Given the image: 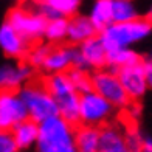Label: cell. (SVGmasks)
Wrapping results in <instances>:
<instances>
[{"mask_svg":"<svg viewBox=\"0 0 152 152\" xmlns=\"http://www.w3.org/2000/svg\"><path fill=\"white\" fill-rule=\"evenodd\" d=\"M76 127L61 116L39 124V138L34 152H78L75 138Z\"/></svg>","mask_w":152,"mask_h":152,"instance_id":"obj_1","label":"cell"},{"mask_svg":"<svg viewBox=\"0 0 152 152\" xmlns=\"http://www.w3.org/2000/svg\"><path fill=\"white\" fill-rule=\"evenodd\" d=\"M58 106L59 116L73 126H79V98L72 81L65 75H48L42 81Z\"/></svg>","mask_w":152,"mask_h":152,"instance_id":"obj_2","label":"cell"},{"mask_svg":"<svg viewBox=\"0 0 152 152\" xmlns=\"http://www.w3.org/2000/svg\"><path fill=\"white\" fill-rule=\"evenodd\" d=\"M151 33L152 23L144 16H140L132 22L110 25L106 31L99 34V37L106 45L107 51H112L120 48H132L135 44L148 39Z\"/></svg>","mask_w":152,"mask_h":152,"instance_id":"obj_3","label":"cell"},{"mask_svg":"<svg viewBox=\"0 0 152 152\" xmlns=\"http://www.w3.org/2000/svg\"><path fill=\"white\" fill-rule=\"evenodd\" d=\"M5 20L31 45H36L44 39L47 20L34 6L25 3L12 6Z\"/></svg>","mask_w":152,"mask_h":152,"instance_id":"obj_4","label":"cell"},{"mask_svg":"<svg viewBox=\"0 0 152 152\" xmlns=\"http://www.w3.org/2000/svg\"><path fill=\"white\" fill-rule=\"evenodd\" d=\"M19 95L31 121L42 124L44 121L59 115L56 102L44 86V82H30L20 88Z\"/></svg>","mask_w":152,"mask_h":152,"instance_id":"obj_5","label":"cell"},{"mask_svg":"<svg viewBox=\"0 0 152 152\" xmlns=\"http://www.w3.org/2000/svg\"><path fill=\"white\" fill-rule=\"evenodd\" d=\"M115 107L99 93L88 92L79 98V123L84 126L104 127L115 115Z\"/></svg>","mask_w":152,"mask_h":152,"instance_id":"obj_6","label":"cell"},{"mask_svg":"<svg viewBox=\"0 0 152 152\" xmlns=\"http://www.w3.org/2000/svg\"><path fill=\"white\" fill-rule=\"evenodd\" d=\"M92 84H93V92L99 93L115 109H127L132 104V101H130L126 90H124L116 72L110 70V68L93 72Z\"/></svg>","mask_w":152,"mask_h":152,"instance_id":"obj_7","label":"cell"},{"mask_svg":"<svg viewBox=\"0 0 152 152\" xmlns=\"http://www.w3.org/2000/svg\"><path fill=\"white\" fill-rule=\"evenodd\" d=\"M73 68L81 72H98L107 68V48L98 36L76 47Z\"/></svg>","mask_w":152,"mask_h":152,"instance_id":"obj_8","label":"cell"},{"mask_svg":"<svg viewBox=\"0 0 152 152\" xmlns=\"http://www.w3.org/2000/svg\"><path fill=\"white\" fill-rule=\"evenodd\" d=\"M34 68L25 61H10L0 64V92H19L30 84Z\"/></svg>","mask_w":152,"mask_h":152,"instance_id":"obj_9","label":"cell"},{"mask_svg":"<svg viewBox=\"0 0 152 152\" xmlns=\"http://www.w3.org/2000/svg\"><path fill=\"white\" fill-rule=\"evenodd\" d=\"M28 120V113L19 92H0V127L12 130L17 124Z\"/></svg>","mask_w":152,"mask_h":152,"instance_id":"obj_10","label":"cell"},{"mask_svg":"<svg viewBox=\"0 0 152 152\" xmlns=\"http://www.w3.org/2000/svg\"><path fill=\"white\" fill-rule=\"evenodd\" d=\"M31 44L20 36V34L6 22L0 25V50L6 58L12 61H25L31 50Z\"/></svg>","mask_w":152,"mask_h":152,"instance_id":"obj_11","label":"cell"},{"mask_svg":"<svg viewBox=\"0 0 152 152\" xmlns=\"http://www.w3.org/2000/svg\"><path fill=\"white\" fill-rule=\"evenodd\" d=\"M118 78L121 81V84L126 90L127 96L130 98V101L135 102L138 99H141L146 92L149 90V84L146 79V73H144L143 64L132 65V67H126L116 72Z\"/></svg>","mask_w":152,"mask_h":152,"instance_id":"obj_12","label":"cell"},{"mask_svg":"<svg viewBox=\"0 0 152 152\" xmlns=\"http://www.w3.org/2000/svg\"><path fill=\"white\" fill-rule=\"evenodd\" d=\"M81 5V0H39L34 2V8L48 22L56 19H72L79 14Z\"/></svg>","mask_w":152,"mask_h":152,"instance_id":"obj_13","label":"cell"},{"mask_svg":"<svg viewBox=\"0 0 152 152\" xmlns=\"http://www.w3.org/2000/svg\"><path fill=\"white\" fill-rule=\"evenodd\" d=\"M76 47L73 45H61L53 47V50L44 64L42 70L47 75H65L73 68Z\"/></svg>","mask_w":152,"mask_h":152,"instance_id":"obj_14","label":"cell"},{"mask_svg":"<svg viewBox=\"0 0 152 152\" xmlns=\"http://www.w3.org/2000/svg\"><path fill=\"white\" fill-rule=\"evenodd\" d=\"M95 36H98V31L95 30V26L92 25L90 19L87 14H79L73 16L72 19H68V34L67 40L73 47H79L81 44L87 42L88 39H92Z\"/></svg>","mask_w":152,"mask_h":152,"instance_id":"obj_15","label":"cell"},{"mask_svg":"<svg viewBox=\"0 0 152 152\" xmlns=\"http://www.w3.org/2000/svg\"><path fill=\"white\" fill-rule=\"evenodd\" d=\"M10 132H11L12 138H14V143L20 152L36 148L37 138H39V124L37 123H34L28 118V120L22 121L20 124H17Z\"/></svg>","mask_w":152,"mask_h":152,"instance_id":"obj_16","label":"cell"},{"mask_svg":"<svg viewBox=\"0 0 152 152\" xmlns=\"http://www.w3.org/2000/svg\"><path fill=\"white\" fill-rule=\"evenodd\" d=\"M98 152H129L124 132L115 124L101 127L99 151Z\"/></svg>","mask_w":152,"mask_h":152,"instance_id":"obj_17","label":"cell"},{"mask_svg":"<svg viewBox=\"0 0 152 152\" xmlns=\"http://www.w3.org/2000/svg\"><path fill=\"white\" fill-rule=\"evenodd\" d=\"M88 19L95 30L101 34L106 31L110 25H113V12H112V0H96L90 6L88 11Z\"/></svg>","mask_w":152,"mask_h":152,"instance_id":"obj_18","label":"cell"},{"mask_svg":"<svg viewBox=\"0 0 152 152\" xmlns=\"http://www.w3.org/2000/svg\"><path fill=\"white\" fill-rule=\"evenodd\" d=\"M99 137H101L99 127L84 126V124L76 126L75 138H76L78 152H98L99 151Z\"/></svg>","mask_w":152,"mask_h":152,"instance_id":"obj_19","label":"cell"},{"mask_svg":"<svg viewBox=\"0 0 152 152\" xmlns=\"http://www.w3.org/2000/svg\"><path fill=\"white\" fill-rule=\"evenodd\" d=\"M143 61L134 48H120V50L107 51V68L113 72H118L121 68L137 65Z\"/></svg>","mask_w":152,"mask_h":152,"instance_id":"obj_20","label":"cell"},{"mask_svg":"<svg viewBox=\"0 0 152 152\" xmlns=\"http://www.w3.org/2000/svg\"><path fill=\"white\" fill-rule=\"evenodd\" d=\"M67 34H68V20L67 19H56V20H48L47 26H45V34L44 39L47 44L58 45L61 47L62 42L67 40Z\"/></svg>","mask_w":152,"mask_h":152,"instance_id":"obj_21","label":"cell"},{"mask_svg":"<svg viewBox=\"0 0 152 152\" xmlns=\"http://www.w3.org/2000/svg\"><path fill=\"white\" fill-rule=\"evenodd\" d=\"M113 23H126L140 17L138 8L130 0H112Z\"/></svg>","mask_w":152,"mask_h":152,"instance_id":"obj_22","label":"cell"},{"mask_svg":"<svg viewBox=\"0 0 152 152\" xmlns=\"http://www.w3.org/2000/svg\"><path fill=\"white\" fill-rule=\"evenodd\" d=\"M53 50V47L47 42H39L36 45L31 47V50L28 53V56H26L25 62H28V64L36 70V68H40L42 70L44 64L47 62L48 56H50V53Z\"/></svg>","mask_w":152,"mask_h":152,"instance_id":"obj_23","label":"cell"},{"mask_svg":"<svg viewBox=\"0 0 152 152\" xmlns=\"http://www.w3.org/2000/svg\"><path fill=\"white\" fill-rule=\"evenodd\" d=\"M68 79L72 81L73 87L76 88V92L79 95H86L88 92H93V84H92V73L88 72H81L72 68L70 72L67 73Z\"/></svg>","mask_w":152,"mask_h":152,"instance_id":"obj_24","label":"cell"},{"mask_svg":"<svg viewBox=\"0 0 152 152\" xmlns=\"http://www.w3.org/2000/svg\"><path fill=\"white\" fill-rule=\"evenodd\" d=\"M124 137H126V144H127L129 152H140L143 140H144V135L140 132V129L137 126L129 127L124 132Z\"/></svg>","mask_w":152,"mask_h":152,"instance_id":"obj_25","label":"cell"},{"mask_svg":"<svg viewBox=\"0 0 152 152\" xmlns=\"http://www.w3.org/2000/svg\"><path fill=\"white\" fill-rule=\"evenodd\" d=\"M0 152H20L10 130H0Z\"/></svg>","mask_w":152,"mask_h":152,"instance_id":"obj_26","label":"cell"},{"mask_svg":"<svg viewBox=\"0 0 152 152\" xmlns=\"http://www.w3.org/2000/svg\"><path fill=\"white\" fill-rule=\"evenodd\" d=\"M141 64H143V68H144V73H146L149 88H152V54H149L148 58H144L141 61Z\"/></svg>","mask_w":152,"mask_h":152,"instance_id":"obj_27","label":"cell"},{"mask_svg":"<svg viewBox=\"0 0 152 152\" xmlns=\"http://www.w3.org/2000/svg\"><path fill=\"white\" fill-rule=\"evenodd\" d=\"M127 110H129L130 118H134V120H137L138 116H140V112H141V109H140V106H138L137 102H132V104L127 107Z\"/></svg>","mask_w":152,"mask_h":152,"instance_id":"obj_28","label":"cell"},{"mask_svg":"<svg viewBox=\"0 0 152 152\" xmlns=\"http://www.w3.org/2000/svg\"><path fill=\"white\" fill-rule=\"evenodd\" d=\"M140 152H152V137L144 135V140H143Z\"/></svg>","mask_w":152,"mask_h":152,"instance_id":"obj_29","label":"cell"},{"mask_svg":"<svg viewBox=\"0 0 152 152\" xmlns=\"http://www.w3.org/2000/svg\"><path fill=\"white\" fill-rule=\"evenodd\" d=\"M144 17H146V19L149 20V22L152 23V5L148 8V12H146V16H144Z\"/></svg>","mask_w":152,"mask_h":152,"instance_id":"obj_30","label":"cell"},{"mask_svg":"<svg viewBox=\"0 0 152 152\" xmlns=\"http://www.w3.org/2000/svg\"><path fill=\"white\" fill-rule=\"evenodd\" d=\"M0 130H2V127H0Z\"/></svg>","mask_w":152,"mask_h":152,"instance_id":"obj_31","label":"cell"}]
</instances>
